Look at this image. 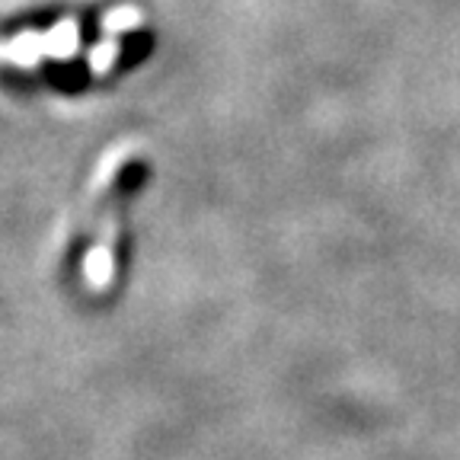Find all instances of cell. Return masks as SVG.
I'll list each match as a JSON object with an SVG mask.
<instances>
[{
    "instance_id": "1",
    "label": "cell",
    "mask_w": 460,
    "mask_h": 460,
    "mask_svg": "<svg viewBox=\"0 0 460 460\" xmlns=\"http://www.w3.org/2000/svg\"><path fill=\"white\" fill-rule=\"evenodd\" d=\"M147 180V151L137 141L112 144L96 160L71 215L55 234V252L61 262H71L80 285L93 295H106L122 275V252L128 230L131 199Z\"/></svg>"
}]
</instances>
